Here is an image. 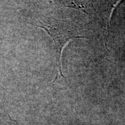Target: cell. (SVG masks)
Segmentation results:
<instances>
[{"mask_svg": "<svg viewBox=\"0 0 125 125\" xmlns=\"http://www.w3.org/2000/svg\"><path fill=\"white\" fill-rule=\"evenodd\" d=\"M53 40L55 43L57 53V68L61 75L63 76L62 73V55L65 46L71 41L76 38H85V37L75 36L68 30L51 27L49 26H41Z\"/></svg>", "mask_w": 125, "mask_h": 125, "instance_id": "obj_1", "label": "cell"}]
</instances>
